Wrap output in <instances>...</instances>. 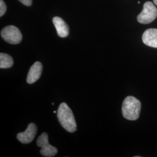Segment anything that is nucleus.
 <instances>
[{"instance_id": "f257e3e1", "label": "nucleus", "mask_w": 157, "mask_h": 157, "mask_svg": "<svg viewBox=\"0 0 157 157\" xmlns=\"http://www.w3.org/2000/svg\"><path fill=\"white\" fill-rule=\"evenodd\" d=\"M58 119L62 127L68 132L73 133L77 130V124L71 108L65 102H62L57 111Z\"/></svg>"}, {"instance_id": "f03ea898", "label": "nucleus", "mask_w": 157, "mask_h": 157, "mask_svg": "<svg viewBox=\"0 0 157 157\" xmlns=\"http://www.w3.org/2000/svg\"><path fill=\"white\" fill-rule=\"evenodd\" d=\"M141 110L140 101L133 96H128L124 100L122 111L124 118L129 121H135L139 118Z\"/></svg>"}, {"instance_id": "7ed1b4c3", "label": "nucleus", "mask_w": 157, "mask_h": 157, "mask_svg": "<svg viewBox=\"0 0 157 157\" xmlns=\"http://www.w3.org/2000/svg\"><path fill=\"white\" fill-rule=\"evenodd\" d=\"M157 17V9L154 4L147 1L143 6V9L137 16V21L141 24H148L153 22Z\"/></svg>"}, {"instance_id": "20e7f679", "label": "nucleus", "mask_w": 157, "mask_h": 157, "mask_svg": "<svg viewBox=\"0 0 157 157\" xmlns=\"http://www.w3.org/2000/svg\"><path fill=\"white\" fill-rule=\"evenodd\" d=\"M1 37L6 42L11 44H17L22 40V35L19 29L15 26H8L1 32Z\"/></svg>"}, {"instance_id": "39448f33", "label": "nucleus", "mask_w": 157, "mask_h": 157, "mask_svg": "<svg viewBox=\"0 0 157 157\" xmlns=\"http://www.w3.org/2000/svg\"><path fill=\"white\" fill-rule=\"evenodd\" d=\"M37 144L38 147H41L40 153L44 157H54L58 152L56 148L49 144L48 136L45 132L39 137L37 140Z\"/></svg>"}, {"instance_id": "423d86ee", "label": "nucleus", "mask_w": 157, "mask_h": 157, "mask_svg": "<svg viewBox=\"0 0 157 157\" xmlns=\"http://www.w3.org/2000/svg\"><path fill=\"white\" fill-rule=\"evenodd\" d=\"M37 131V126L35 124H29L26 130L21 133H19L17 136V140L22 144H29L33 140Z\"/></svg>"}, {"instance_id": "0eeeda50", "label": "nucleus", "mask_w": 157, "mask_h": 157, "mask_svg": "<svg viewBox=\"0 0 157 157\" xmlns=\"http://www.w3.org/2000/svg\"><path fill=\"white\" fill-rule=\"evenodd\" d=\"M43 71V65L40 62H36L30 67L29 71L27 82L29 84H33L41 77Z\"/></svg>"}, {"instance_id": "6e6552de", "label": "nucleus", "mask_w": 157, "mask_h": 157, "mask_svg": "<svg viewBox=\"0 0 157 157\" xmlns=\"http://www.w3.org/2000/svg\"><path fill=\"white\" fill-rule=\"evenodd\" d=\"M143 42L149 47L157 48V29H148L143 34Z\"/></svg>"}, {"instance_id": "1a4fd4ad", "label": "nucleus", "mask_w": 157, "mask_h": 157, "mask_svg": "<svg viewBox=\"0 0 157 157\" xmlns=\"http://www.w3.org/2000/svg\"><path fill=\"white\" fill-rule=\"evenodd\" d=\"M52 22L56 29L57 34L59 37L65 38L69 35V29L67 23L60 17H56L52 19Z\"/></svg>"}, {"instance_id": "9d476101", "label": "nucleus", "mask_w": 157, "mask_h": 157, "mask_svg": "<svg viewBox=\"0 0 157 157\" xmlns=\"http://www.w3.org/2000/svg\"><path fill=\"white\" fill-rule=\"evenodd\" d=\"M13 65V61L11 56L5 53L0 54V67L6 69L12 67Z\"/></svg>"}, {"instance_id": "9b49d317", "label": "nucleus", "mask_w": 157, "mask_h": 157, "mask_svg": "<svg viewBox=\"0 0 157 157\" xmlns=\"http://www.w3.org/2000/svg\"><path fill=\"white\" fill-rule=\"evenodd\" d=\"M6 6L3 0H0V17H2L6 12Z\"/></svg>"}, {"instance_id": "f8f14e48", "label": "nucleus", "mask_w": 157, "mask_h": 157, "mask_svg": "<svg viewBox=\"0 0 157 157\" xmlns=\"http://www.w3.org/2000/svg\"><path fill=\"white\" fill-rule=\"evenodd\" d=\"M22 4L25 6H30L32 4V0H19Z\"/></svg>"}, {"instance_id": "ddd939ff", "label": "nucleus", "mask_w": 157, "mask_h": 157, "mask_svg": "<svg viewBox=\"0 0 157 157\" xmlns=\"http://www.w3.org/2000/svg\"><path fill=\"white\" fill-rule=\"evenodd\" d=\"M154 1V3L155 4V5L157 6V0H153Z\"/></svg>"}]
</instances>
